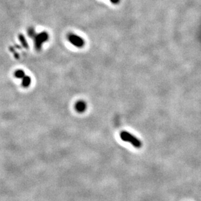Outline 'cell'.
Returning <instances> with one entry per match:
<instances>
[{
  "label": "cell",
  "instance_id": "obj_6",
  "mask_svg": "<svg viewBox=\"0 0 201 201\" xmlns=\"http://www.w3.org/2000/svg\"><path fill=\"white\" fill-rule=\"evenodd\" d=\"M19 39L20 41V42H21L22 46L26 48H28L29 45L27 43V41H26V40L25 39L24 36L23 35H19Z\"/></svg>",
  "mask_w": 201,
  "mask_h": 201
},
{
  "label": "cell",
  "instance_id": "obj_9",
  "mask_svg": "<svg viewBox=\"0 0 201 201\" xmlns=\"http://www.w3.org/2000/svg\"><path fill=\"white\" fill-rule=\"evenodd\" d=\"M110 1L114 4H117L120 2V0H110Z\"/></svg>",
  "mask_w": 201,
  "mask_h": 201
},
{
  "label": "cell",
  "instance_id": "obj_3",
  "mask_svg": "<svg viewBox=\"0 0 201 201\" xmlns=\"http://www.w3.org/2000/svg\"><path fill=\"white\" fill-rule=\"evenodd\" d=\"M67 39L73 45L76 47H79V48H81V47L83 46L85 43L84 39L81 37L73 34H70L68 35Z\"/></svg>",
  "mask_w": 201,
  "mask_h": 201
},
{
  "label": "cell",
  "instance_id": "obj_2",
  "mask_svg": "<svg viewBox=\"0 0 201 201\" xmlns=\"http://www.w3.org/2000/svg\"><path fill=\"white\" fill-rule=\"evenodd\" d=\"M48 34L46 31H42L37 34L34 37L35 46L37 50H40L42 48L43 44L48 39Z\"/></svg>",
  "mask_w": 201,
  "mask_h": 201
},
{
  "label": "cell",
  "instance_id": "obj_1",
  "mask_svg": "<svg viewBox=\"0 0 201 201\" xmlns=\"http://www.w3.org/2000/svg\"><path fill=\"white\" fill-rule=\"evenodd\" d=\"M121 139L122 140L127 142V143H129L131 144H132L134 147L137 148H141L142 143L141 141L138 139V138H137L133 135H132L130 133L126 131H123L120 133V134Z\"/></svg>",
  "mask_w": 201,
  "mask_h": 201
},
{
  "label": "cell",
  "instance_id": "obj_8",
  "mask_svg": "<svg viewBox=\"0 0 201 201\" xmlns=\"http://www.w3.org/2000/svg\"><path fill=\"white\" fill-rule=\"evenodd\" d=\"M28 34L29 37H30L31 38H33V39H34L35 35H37L36 33H35V29L34 28H29L28 29Z\"/></svg>",
  "mask_w": 201,
  "mask_h": 201
},
{
  "label": "cell",
  "instance_id": "obj_5",
  "mask_svg": "<svg viewBox=\"0 0 201 201\" xmlns=\"http://www.w3.org/2000/svg\"><path fill=\"white\" fill-rule=\"evenodd\" d=\"M22 86L24 88H28L31 84V78L28 76H24L22 78Z\"/></svg>",
  "mask_w": 201,
  "mask_h": 201
},
{
  "label": "cell",
  "instance_id": "obj_4",
  "mask_svg": "<svg viewBox=\"0 0 201 201\" xmlns=\"http://www.w3.org/2000/svg\"><path fill=\"white\" fill-rule=\"evenodd\" d=\"M87 108V105L86 102L83 101H78V102H76L75 104V109L79 113H82L84 112Z\"/></svg>",
  "mask_w": 201,
  "mask_h": 201
},
{
  "label": "cell",
  "instance_id": "obj_7",
  "mask_svg": "<svg viewBox=\"0 0 201 201\" xmlns=\"http://www.w3.org/2000/svg\"><path fill=\"white\" fill-rule=\"evenodd\" d=\"M14 75L18 78H22L25 76V73L22 70H18L14 73Z\"/></svg>",
  "mask_w": 201,
  "mask_h": 201
}]
</instances>
